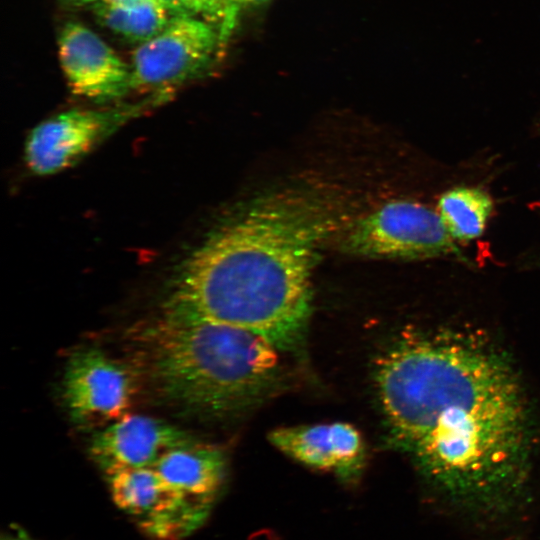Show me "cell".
Masks as SVG:
<instances>
[{"instance_id": "cell-1", "label": "cell", "mask_w": 540, "mask_h": 540, "mask_svg": "<svg viewBox=\"0 0 540 540\" xmlns=\"http://www.w3.org/2000/svg\"><path fill=\"white\" fill-rule=\"evenodd\" d=\"M376 387L392 442L443 500L496 518L520 504L532 415L516 368L489 338L454 328L407 334L379 360Z\"/></svg>"}, {"instance_id": "cell-2", "label": "cell", "mask_w": 540, "mask_h": 540, "mask_svg": "<svg viewBox=\"0 0 540 540\" xmlns=\"http://www.w3.org/2000/svg\"><path fill=\"white\" fill-rule=\"evenodd\" d=\"M338 218L328 196L314 190L249 202L180 264L164 312L243 328L295 351L312 311L318 252Z\"/></svg>"}, {"instance_id": "cell-3", "label": "cell", "mask_w": 540, "mask_h": 540, "mask_svg": "<svg viewBox=\"0 0 540 540\" xmlns=\"http://www.w3.org/2000/svg\"><path fill=\"white\" fill-rule=\"evenodd\" d=\"M142 337L162 395L201 415L240 413L279 380V350L243 328L163 312Z\"/></svg>"}, {"instance_id": "cell-4", "label": "cell", "mask_w": 540, "mask_h": 540, "mask_svg": "<svg viewBox=\"0 0 540 540\" xmlns=\"http://www.w3.org/2000/svg\"><path fill=\"white\" fill-rule=\"evenodd\" d=\"M344 249L374 258L465 260L438 212L408 199L389 201L357 219L346 232Z\"/></svg>"}, {"instance_id": "cell-5", "label": "cell", "mask_w": 540, "mask_h": 540, "mask_svg": "<svg viewBox=\"0 0 540 540\" xmlns=\"http://www.w3.org/2000/svg\"><path fill=\"white\" fill-rule=\"evenodd\" d=\"M221 47L214 25L199 16H172L165 28L138 45L131 59L132 90L163 92L205 71Z\"/></svg>"}, {"instance_id": "cell-6", "label": "cell", "mask_w": 540, "mask_h": 540, "mask_svg": "<svg viewBox=\"0 0 540 540\" xmlns=\"http://www.w3.org/2000/svg\"><path fill=\"white\" fill-rule=\"evenodd\" d=\"M114 504L154 540H182L207 519L211 506L169 484L154 467L107 476Z\"/></svg>"}, {"instance_id": "cell-7", "label": "cell", "mask_w": 540, "mask_h": 540, "mask_svg": "<svg viewBox=\"0 0 540 540\" xmlns=\"http://www.w3.org/2000/svg\"><path fill=\"white\" fill-rule=\"evenodd\" d=\"M136 394L131 369L101 350L75 352L67 362L63 399L72 421L103 428L129 413Z\"/></svg>"}, {"instance_id": "cell-8", "label": "cell", "mask_w": 540, "mask_h": 540, "mask_svg": "<svg viewBox=\"0 0 540 540\" xmlns=\"http://www.w3.org/2000/svg\"><path fill=\"white\" fill-rule=\"evenodd\" d=\"M149 102L109 110L72 109L39 123L25 143V162L36 175L73 166Z\"/></svg>"}, {"instance_id": "cell-9", "label": "cell", "mask_w": 540, "mask_h": 540, "mask_svg": "<svg viewBox=\"0 0 540 540\" xmlns=\"http://www.w3.org/2000/svg\"><path fill=\"white\" fill-rule=\"evenodd\" d=\"M58 54L63 73L76 95L102 102L132 90L130 64L80 23L64 25L58 37Z\"/></svg>"}, {"instance_id": "cell-10", "label": "cell", "mask_w": 540, "mask_h": 540, "mask_svg": "<svg viewBox=\"0 0 540 540\" xmlns=\"http://www.w3.org/2000/svg\"><path fill=\"white\" fill-rule=\"evenodd\" d=\"M193 441L167 422L128 413L100 428L91 440L89 454L109 476L123 470L153 467L167 452Z\"/></svg>"}, {"instance_id": "cell-11", "label": "cell", "mask_w": 540, "mask_h": 540, "mask_svg": "<svg viewBox=\"0 0 540 540\" xmlns=\"http://www.w3.org/2000/svg\"><path fill=\"white\" fill-rule=\"evenodd\" d=\"M280 451L315 469L332 471L345 480L357 477L365 446L359 431L344 422L281 427L269 434Z\"/></svg>"}, {"instance_id": "cell-12", "label": "cell", "mask_w": 540, "mask_h": 540, "mask_svg": "<svg viewBox=\"0 0 540 540\" xmlns=\"http://www.w3.org/2000/svg\"><path fill=\"white\" fill-rule=\"evenodd\" d=\"M153 467L183 494L209 506L225 478L222 452L195 441L167 452Z\"/></svg>"}, {"instance_id": "cell-13", "label": "cell", "mask_w": 540, "mask_h": 540, "mask_svg": "<svg viewBox=\"0 0 540 540\" xmlns=\"http://www.w3.org/2000/svg\"><path fill=\"white\" fill-rule=\"evenodd\" d=\"M493 211L491 196L481 188L458 186L444 192L437 212L451 237L468 242L480 237Z\"/></svg>"}, {"instance_id": "cell-14", "label": "cell", "mask_w": 540, "mask_h": 540, "mask_svg": "<svg viewBox=\"0 0 540 540\" xmlns=\"http://www.w3.org/2000/svg\"><path fill=\"white\" fill-rule=\"evenodd\" d=\"M91 6L103 26L138 45L162 31L172 17L157 0L133 5L95 3Z\"/></svg>"}, {"instance_id": "cell-15", "label": "cell", "mask_w": 540, "mask_h": 540, "mask_svg": "<svg viewBox=\"0 0 540 540\" xmlns=\"http://www.w3.org/2000/svg\"><path fill=\"white\" fill-rule=\"evenodd\" d=\"M241 10L238 0H209L206 20L216 27L221 46L228 41L235 29Z\"/></svg>"}, {"instance_id": "cell-16", "label": "cell", "mask_w": 540, "mask_h": 540, "mask_svg": "<svg viewBox=\"0 0 540 540\" xmlns=\"http://www.w3.org/2000/svg\"><path fill=\"white\" fill-rule=\"evenodd\" d=\"M171 16H199L207 19L209 0H157ZM207 21V20H206Z\"/></svg>"}, {"instance_id": "cell-17", "label": "cell", "mask_w": 540, "mask_h": 540, "mask_svg": "<svg viewBox=\"0 0 540 540\" xmlns=\"http://www.w3.org/2000/svg\"><path fill=\"white\" fill-rule=\"evenodd\" d=\"M272 0H238L241 9L262 7Z\"/></svg>"}, {"instance_id": "cell-18", "label": "cell", "mask_w": 540, "mask_h": 540, "mask_svg": "<svg viewBox=\"0 0 540 540\" xmlns=\"http://www.w3.org/2000/svg\"><path fill=\"white\" fill-rule=\"evenodd\" d=\"M1 540H32L25 531L21 529H16L14 533H9L8 535L2 536Z\"/></svg>"}]
</instances>
